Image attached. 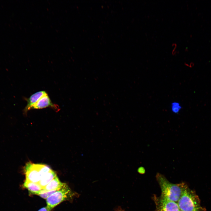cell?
I'll list each match as a JSON object with an SVG mask.
<instances>
[{
    "mask_svg": "<svg viewBox=\"0 0 211 211\" xmlns=\"http://www.w3.org/2000/svg\"><path fill=\"white\" fill-rule=\"evenodd\" d=\"M156 178L161 190L160 196L177 203L186 184L184 183L177 184L171 183L164 175L159 173H157Z\"/></svg>",
    "mask_w": 211,
    "mask_h": 211,
    "instance_id": "1",
    "label": "cell"
},
{
    "mask_svg": "<svg viewBox=\"0 0 211 211\" xmlns=\"http://www.w3.org/2000/svg\"><path fill=\"white\" fill-rule=\"evenodd\" d=\"M177 203L180 210L183 211H204L199 197L186 184Z\"/></svg>",
    "mask_w": 211,
    "mask_h": 211,
    "instance_id": "2",
    "label": "cell"
},
{
    "mask_svg": "<svg viewBox=\"0 0 211 211\" xmlns=\"http://www.w3.org/2000/svg\"><path fill=\"white\" fill-rule=\"evenodd\" d=\"M73 193L68 185L64 183L63 187L47 198V207L50 210L61 202L72 197Z\"/></svg>",
    "mask_w": 211,
    "mask_h": 211,
    "instance_id": "3",
    "label": "cell"
},
{
    "mask_svg": "<svg viewBox=\"0 0 211 211\" xmlns=\"http://www.w3.org/2000/svg\"><path fill=\"white\" fill-rule=\"evenodd\" d=\"M156 205L155 211H179L177 203L159 197H154Z\"/></svg>",
    "mask_w": 211,
    "mask_h": 211,
    "instance_id": "4",
    "label": "cell"
},
{
    "mask_svg": "<svg viewBox=\"0 0 211 211\" xmlns=\"http://www.w3.org/2000/svg\"><path fill=\"white\" fill-rule=\"evenodd\" d=\"M26 180L38 183L41 178L39 171V164L28 162L24 168Z\"/></svg>",
    "mask_w": 211,
    "mask_h": 211,
    "instance_id": "5",
    "label": "cell"
},
{
    "mask_svg": "<svg viewBox=\"0 0 211 211\" xmlns=\"http://www.w3.org/2000/svg\"><path fill=\"white\" fill-rule=\"evenodd\" d=\"M50 107L58 111L60 108L58 105L53 104L51 101L47 94L42 97L31 108V109H41Z\"/></svg>",
    "mask_w": 211,
    "mask_h": 211,
    "instance_id": "6",
    "label": "cell"
},
{
    "mask_svg": "<svg viewBox=\"0 0 211 211\" xmlns=\"http://www.w3.org/2000/svg\"><path fill=\"white\" fill-rule=\"evenodd\" d=\"M47 94L46 92L44 91H39L32 95L27 100V103L24 109V113H26L28 110L30 109L31 107L35 104L42 97Z\"/></svg>",
    "mask_w": 211,
    "mask_h": 211,
    "instance_id": "7",
    "label": "cell"
},
{
    "mask_svg": "<svg viewBox=\"0 0 211 211\" xmlns=\"http://www.w3.org/2000/svg\"><path fill=\"white\" fill-rule=\"evenodd\" d=\"M56 176V173L52 170L43 175L38 183L43 189Z\"/></svg>",
    "mask_w": 211,
    "mask_h": 211,
    "instance_id": "8",
    "label": "cell"
},
{
    "mask_svg": "<svg viewBox=\"0 0 211 211\" xmlns=\"http://www.w3.org/2000/svg\"><path fill=\"white\" fill-rule=\"evenodd\" d=\"M23 186L29 190V193L33 194L42 189L38 183L32 182L26 180L24 183Z\"/></svg>",
    "mask_w": 211,
    "mask_h": 211,
    "instance_id": "9",
    "label": "cell"
},
{
    "mask_svg": "<svg viewBox=\"0 0 211 211\" xmlns=\"http://www.w3.org/2000/svg\"><path fill=\"white\" fill-rule=\"evenodd\" d=\"M64 183H61L57 176L43 189L47 190H59L63 187Z\"/></svg>",
    "mask_w": 211,
    "mask_h": 211,
    "instance_id": "10",
    "label": "cell"
},
{
    "mask_svg": "<svg viewBox=\"0 0 211 211\" xmlns=\"http://www.w3.org/2000/svg\"><path fill=\"white\" fill-rule=\"evenodd\" d=\"M58 190H47L42 189L41 190L36 193L34 195H39L41 197L44 199H46L50 196L55 193Z\"/></svg>",
    "mask_w": 211,
    "mask_h": 211,
    "instance_id": "11",
    "label": "cell"
},
{
    "mask_svg": "<svg viewBox=\"0 0 211 211\" xmlns=\"http://www.w3.org/2000/svg\"><path fill=\"white\" fill-rule=\"evenodd\" d=\"M171 110L172 112L175 113H179L181 109V107L179 103L173 102L171 104Z\"/></svg>",
    "mask_w": 211,
    "mask_h": 211,
    "instance_id": "12",
    "label": "cell"
},
{
    "mask_svg": "<svg viewBox=\"0 0 211 211\" xmlns=\"http://www.w3.org/2000/svg\"><path fill=\"white\" fill-rule=\"evenodd\" d=\"M138 172L141 174H143L145 173V170L144 168L142 166L139 167L137 169Z\"/></svg>",
    "mask_w": 211,
    "mask_h": 211,
    "instance_id": "13",
    "label": "cell"
},
{
    "mask_svg": "<svg viewBox=\"0 0 211 211\" xmlns=\"http://www.w3.org/2000/svg\"><path fill=\"white\" fill-rule=\"evenodd\" d=\"M48 208L46 206L42 207L38 210V211H50Z\"/></svg>",
    "mask_w": 211,
    "mask_h": 211,
    "instance_id": "14",
    "label": "cell"
},
{
    "mask_svg": "<svg viewBox=\"0 0 211 211\" xmlns=\"http://www.w3.org/2000/svg\"><path fill=\"white\" fill-rule=\"evenodd\" d=\"M118 211H124L123 210H119Z\"/></svg>",
    "mask_w": 211,
    "mask_h": 211,
    "instance_id": "15",
    "label": "cell"
},
{
    "mask_svg": "<svg viewBox=\"0 0 211 211\" xmlns=\"http://www.w3.org/2000/svg\"><path fill=\"white\" fill-rule=\"evenodd\" d=\"M179 211H182V210H180Z\"/></svg>",
    "mask_w": 211,
    "mask_h": 211,
    "instance_id": "16",
    "label": "cell"
}]
</instances>
